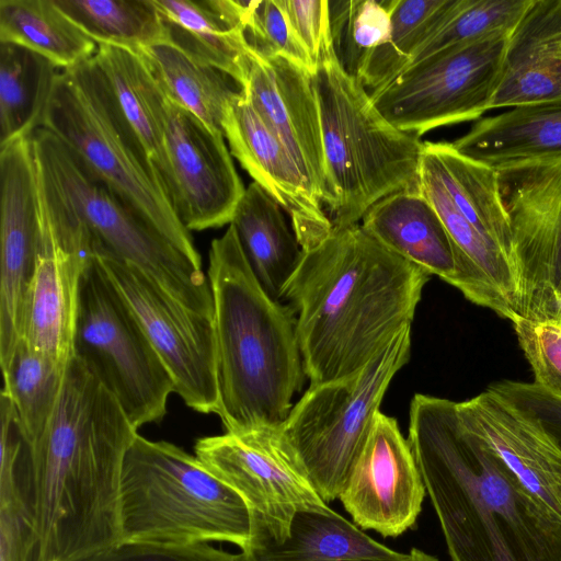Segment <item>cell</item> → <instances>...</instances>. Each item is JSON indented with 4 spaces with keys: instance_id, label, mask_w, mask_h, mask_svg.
I'll return each mask as SVG.
<instances>
[{
    "instance_id": "d6986e66",
    "label": "cell",
    "mask_w": 561,
    "mask_h": 561,
    "mask_svg": "<svg viewBox=\"0 0 561 561\" xmlns=\"http://www.w3.org/2000/svg\"><path fill=\"white\" fill-rule=\"evenodd\" d=\"M222 129L231 154L287 213L302 250H310L327 239L333 226L321 198L243 90L228 105Z\"/></svg>"
},
{
    "instance_id": "83f0119b",
    "label": "cell",
    "mask_w": 561,
    "mask_h": 561,
    "mask_svg": "<svg viewBox=\"0 0 561 561\" xmlns=\"http://www.w3.org/2000/svg\"><path fill=\"white\" fill-rule=\"evenodd\" d=\"M453 145L494 169L561 156V102L517 106L481 117Z\"/></svg>"
},
{
    "instance_id": "cb8c5ba5",
    "label": "cell",
    "mask_w": 561,
    "mask_h": 561,
    "mask_svg": "<svg viewBox=\"0 0 561 561\" xmlns=\"http://www.w3.org/2000/svg\"><path fill=\"white\" fill-rule=\"evenodd\" d=\"M561 102V0H533L510 34L490 110Z\"/></svg>"
},
{
    "instance_id": "f6af8a7d",
    "label": "cell",
    "mask_w": 561,
    "mask_h": 561,
    "mask_svg": "<svg viewBox=\"0 0 561 561\" xmlns=\"http://www.w3.org/2000/svg\"><path fill=\"white\" fill-rule=\"evenodd\" d=\"M557 325L561 327V313L559 316V319H558V322L556 323Z\"/></svg>"
},
{
    "instance_id": "4dcf8cb0",
    "label": "cell",
    "mask_w": 561,
    "mask_h": 561,
    "mask_svg": "<svg viewBox=\"0 0 561 561\" xmlns=\"http://www.w3.org/2000/svg\"><path fill=\"white\" fill-rule=\"evenodd\" d=\"M424 146L454 205L500 247L514 267L512 231L499 171L459 152L453 142L425 141Z\"/></svg>"
},
{
    "instance_id": "7402d4cb",
    "label": "cell",
    "mask_w": 561,
    "mask_h": 561,
    "mask_svg": "<svg viewBox=\"0 0 561 561\" xmlns=\"http://www.w3.org/2000/svg\"><path fill=\"white\" fill-rule=\"evenodd\" d=\"M420 190L442 219L456 257L454 287L471 302L513 322L519 316L515 270L500 247L480 232L454 205L423 142Z\"/></svg>"
},
{
    "instance_id": "7bdbcfd3",
    "label": "cell",
    "mask_w": 561,
    "mask_h": 561,
    "mask_svg": "<svg viewBox=\"0 0 561 561\" xmlns=\"http://www.w3.org/2000/svg\"><path fill=\"white\" fill-rule=\"evenodd\" d=\"M298 41L317 65L324 38L331 33L330 4L325 0H280Z\"/></svg>"
},
{
    "instance_id": "d4e9b609",
    "label": "cell",
    "mask_w": 561,
    "mask_h": 561,
    "mask_svg": "<svg viewBox=\"0 0 561 561\" xmlns=\"http://www.w3.org/2000/svg\"><path fill=\"white\" fill-rule=\"evenodd\" d=\"M360 226L393 253L454 286L457 270L451 240L420 186L381 198L367 210Z\"/></svg>"
},
{
    "instance_id": "e575fe53",
    "label": "cell",
    "mask_w": 561,
    "mask_h": 561,
    "mask_svg": "<svg viewBox=\"0 0 561 561\" xmlns=\"http://www.w3.org/2000/svg\"><path fill=\"white\" fill-rule=\"evenodd\" d=\"M454 0H388L390 31L368 57L359 76L371 92L391 81L412 61L419 48L438 30Z\"/></svg>"
},
{
    "instance_id": "ee69618b",
    "label": "cell",
    "mask_w": 561,
    "mask_h": 561,
    "mask_svg": "<svg viewBox=\"0 0 561 561\" xmlns=\"http://www.w3.org/2000/svg\"><path fill=\"white\" fill-rule=\"evenodd\" d=\"M409 561H439L435 556L417 548H412L409 552Z\"/></svg>"
},
{
    "instance_id": "2e32d148",
    "label": "cell",
    "mask_w": 561,
    "mask_h": 561,
    "mask_svg": "<svg viewBox=\"0 0 561 561\" xmlns=\"http://www.w3.org/2000/svg\"><path fill=\"white\" fill-rule=\"evenodd\" d=\"M39 249L20 340L62 365L73 357L81 274L94 257L85 236L54 216L37 195Z\"/></svg>"
},
{
    "instance_id": "d590c367",
    "label": "cell",
    "mask_w": 561,
    "mask_h": 561,
    "mask_svg": "<svg viewBox=\"0 0 561 561\" xmlns=\"http://www.w3.org/2000/svg\"><path fill=\"white\" fill-rule=\"evenodd\" d=\"M67 365L32 350L20 340L9 362L1 367V391L11 399L28 443L42 434L51 417Z\"/></svg>"
},
{
    "instance_id": "ac0fdd59",
    "label": "cell",
    "mask_w": 561,
    "mask_h": 561,
    "mask_svg": "<svg viewBox=\"0 0 561 561\" xmlns=\"http://www.w3.org/2000/svg\"><path fill=\"white\" fill-rule=\"evenodd\" d=\"M0 365L20 341L25 299L37 264L39 218L31 135L0 147Z\"/></svg>"
},
{
    "instance_id": "ffe728a7",
    "label": "cell",
    "mask_w": 561,
    "mask_h": 561,
    "mask_svg": "<svg viewBox=\"0 0 561 561\" xmlns=\"http://www.w3.org/2000/svg\"><path fill=\"white\" fill-rule=\"evenodd\" d=\"M242 90L322 201L325 160L312 73L284 57L262 56L251 50L250 70Z\"/></svg>"
},
{
    "instance_id": "8fae6325",
    "label": "cell",
    "mask_w": 561,
    "mask_h": 561,
    "mask_svg": "<svg viewBox=\"0 0 561 561\" xmlns=\"http://www.w3.org/2000/svg\"><path fill=\"white\" fill-rule=\"evenodd\" d=\"M511 33H499L438 51L408 66L369 92L381 115L417 137L490 110Z\"/></svg>"
},
{
    "instance_id": "7a4b0ae2",
    "label": "cell",
    "mask_w": 561,
    "mask_h": 561,
    "mask_svg": "<svg viewBox=\"0 0 561 561\" xmlns=\"http://www.w3.org/2000/svg\"><path fill=\"white\" fill-rule=\"evenodd\" d=\"M408 442L453 561H561V516L460 421L457 402L417 393Z\"/></svg>"
},
{
    "instance_id": "f1b7e54d",
    "label": "cell",
    "mask_w": 561,
    "mask_h": 561,
    "mask_svg": "<svg viewBox=\"0 0 561 561\" xmlns=\"http://www.w3.org/2000/svg\"><path fill=\"white\" fill-rule=\"evenodd\" d=\"M229 225L260 285L272 299L280 300L304 253L284 209L253 182L245 188Z\"/></svg>"
},
{
    "instance_id": "b9f144b4",
    "label": "cell",
    "mask_w": 561,
    "mask_h": 561,
    "mask_svg": "<svg viewBox=\"0 0 561 561\" xmlns=\"http://www.w3.org/2000/svg\"><path fill=\"white\" fill-rule=\"evenodd\" d=\"M489 388L533 419L561 450V398L536 382L503 381Z\"/></svg>"
},
{
    "instance_id": "3957f363",
    "label": "cell",
    "mask_w": 561,
    "mask_h": 561,
    "mask_svg": "<svg viewBox=\"0 0 561 561\" xmlns=\"http://www.w3.org/2000/svg\"><path fill=\"white\" fill-rule=\"evenodd\" d=\"M430 277L360 224L333 229L304 251L282 298L297 314L310 385L344 379L367 366L411 327Z\"/></svg>"
},
{
    "instance_id": "5bb4252c",
    "label": "cell",
    "mask_w": 561,
    "mask_h": 561,
    "mask_svg": "<svg viewBox=\"0 0 561 561\" xmlns=\"http://www.w3.org/2000/svg\"><path fill=\"white\" fill-rule=\"evenodd\" d=\"M137 318L174 392L199 413H217V342L214 316L190 309L138 267L95 255Z\"/></svg>"
},
{
    "instance_id": "5b68a950",
    "label": "cell",
    "mask_w": 561,
    "mask_h": 561,
    "mask_svg": "<svg viewBox=\"0 0 561 561\" xmlns=\"http://www.w3.org/2000/svg\"><path fill=\"white\" fill-rule=\"evenodd\" d=\"M325 160L323 205L333 229L358 225L381 198L419 188L423 142L389 123L340 65L331 33L312 75Z\"/></svg>"
},
{
    "instance_id": "8992f818",
    "label": "cell",
    "mask_w": 561,
    "mask_h": 561,
    "mask_svg": "<svg viewBox=\"0 0 561 561\" xmlns=\"http://www.w3.org/2000/svg\"><path fill=\"white\" fill-rule=\"evenodd\" d=\"M121 526L122 542L226 541L243 549L251 516L242 497L196 456L137 434L123 465Z\"/></svg>"
},
{
    "instance_id": "6da1fadb",
    "label": "cell",
    "mask_w": 561,
    "mask_h": 561,
    "mask_svg": "<svg viewBox=\"0 0 561 561\" xmlns=\"http://www.w3.org/2000/svg\"><path fill=\"white\" fill-rule=\"evenodd\" d=\"M137 431L73 356L50 420L22 457L33 561H77L122 542V471Z\"/></svg>"
},
{
    "instance_id": "4316f807",
    "label": "cell",
    "mask_w": 561,
    "mask_h": 561,
    "mask_svg": "<svg viewBox=\"0 0 561 561\" xmlns=\"http://www.w3.org/2000/svg\"><path fill=\"white\" fill-rule=\"evenodd\" d=\"M169 42L230 76L241 88L251 65L238 0H153Z\"/></svg>"
},
{
    "instance_id": "52a82bcc",
    "label": "cell",
    "mask_w": 561,
    "mask_h": 561,
    "mask_svg": "<svg viewBox=\"0 0 561 561\" xmlns=\"http://www.w3.org/2000/svg\"><path fill=\"white\" fill-rule=\"evenodd\" d=\"M31 141L42 172L89 231L94 255L138 267L182 305L214 316L211 289L201 263L93 178L53 133L39 127Z\"/></svg>"
},
{
    "instance_id": "7c38bea8",
    "label": "cell",
    "mask_w": 561,
    "mask_h": 561,
    "mask_svg": "<svg viewBox=\"0 0 561 561\" xmlns=\"http://www.w3.org/2000/svg\"><path fill=\"white\" fill-rule=\"evenodd\" d=\"M194 450L201 463L245 502L251 535L282 540L297 512L329 507L279 425L203 437Z\"/></svg>"
},
{
    "instance_id": "d6a6232c",
    "label": "cell",
    "mask_w": 561,
    "mask_h": 561,
    "mask_svg": "<svg viewBox=\"0 0 561 561\" xmlns=\"http://www.w3.org/2000/svg\"><path fill=\"white\" fill-rule=\"evenodd\" d=\"M0 42L26 47L61 70L83 64L98 50L54 0H0Z\"/></svg>"
},
{
    "instance_id": "ab89813d",
    "label": "cell",
    "mask_w": 561,
    "mask_h": 561,
    "mask_svg": "<svg viewBox=\"0 0 561 561\" xmlns=\"http://www.w3.org/2000/svg\"><path fill=\"white\" fill-rule=\"evenodd\" d=\"M512 324L534 373V382L561 398V327L523 317H517Z\"/></svg>"
},
{
    "instance_id": "f35d334b",
    "label": "cell",
    "mask_w": 561,
    "mask_h": 561,
    "mask_svg": "<svg viewBox=\"0 0 561 561\" xmlns=\"http://www.w3.org/2000/svg\"><path fill=\"white\" fill-rule=\"evenodd\" d=\"M243 32L252 51L284 57L313 75L316 64L295 35L280 0H251Z\"/></svg>"
},
{
    "instance_id": "603a6c76",
    "label": "cell",
    "mask_w": 561,
    "mask_h": 561,
    "mask_svg": "<svg viewBox=\"0 0 561 561\" xmlns=\"http://www.w3.org/2000/svg\"><path fill=\"white\" fill-rule=\"evenodd\" d=\"M89 64L119 124L164 188L163 91L135 50L100 44Z\"/></svg>"
},
{
    "instance_id": "277c9868",
    "label": "cell",
    "mask_w": 561,
    "mask_h": 561,
    "mask_svg": "<svg viewBox=\"0 0 561 561\" xmlns=\"http://www.w3.org/2000/svg\"><path fill=\"white\" fill-rule=\"evenodd\" d=\"M208 280L217 342V415L226 432L280 425L306 376L295 310L254 276L234 228L213 240Z\"/></svg>"
},
{
    "instance_id": "9c48e42d",
    "label": "cell",
    "mask_w": 561,
    "mask_h": 561,
    "mask_svg": "<svg viewBox=\"0 0 561 561\" xmlns=\"http://www.w3.org/2000/svg\"><path fill=\"white\" fill-rule=\"evenodd\" d=\"M410 347L411 327H407L357 374L310 385L279 425L327 504L339 499L392 378L410 358Z\"/></svg>"
},
{
    "instance_id": "f546056e",
    "label": "cell",
    "mask_w": 561,
    "mask_h": 561,
    "mask_svg": "<svg viewBox=\"0 0 561 561\" xmlns=\"http://www.w3.org/2000/svg\"><path fill=\"white\" fill-rule=\"evenodd\" d=\"M137 53L171 102L224 135L226 110L242 90L230 76L169 41Z\"/></svg>"
},
{
    "instance_id": "44dd1931",
    "label": "cell",
    "mask_w": 561,
    "mask_h": 561,
    "mask_svg": "<svg viewBox=\"0 0 561 561\" xmlns=\"http://www.w3.org/2000/svg\"><path fill=\"white\" fill-rule=\"evenodd\" d=\"M457 412L462 424L561 516V450L543 430L490 388L457 402Z\"/></svg>"
},
{
    "instance_id": "74e56055",
    "label": "cell",
    "mask_w": 561,
    "mask_h": 561,
    "mask_svg": "<svg viewBox=\"0 0 561 561\" xmlns=\"http://www.w3.org/2000/svg\"><path fill=\"white\" fill-rule=\"evenodd\" d=\"M333 48L343 69L359 79L370 54L388 37V0L329 1Z\"/></svg>"
},
{
    "instance_id": "60d3db41",
    "label": "cell",
    "mask_w": 561,
    "mask_h": 561,
    "mask_svg": "<svg viewBox=\"0 0 561 561\" xmlns=\"http://www.w3.org/2000/svg\"><path fill=\"white\" fill-rule=\"evenodd\" d=\"M77 561H243L209 543L171 546L148 542H119Z\"/></svg>"
},
{
    "instance_id": "30bf717a",
    "label": "cell",
    "mask_w": 561,
    "mask_h": 561,
    "mask_svg": "<svg viewBox=\"0 0 561 561\" xmlns=\"http://www.w3.org/2000/svg\"><path fill=\"white\" fill-rule=\"evenodd\" d=\"M72 347L137 430L164 417L172 378L96 256L80 277Z\"/></svg>"
},
{
    "instance_id": "ba28073f",
    "label": "cell",
    "mask_w": 561,
    "mask_h": 561,
    "mask_svg": "<svg viewBox=\"0 0 561 561\" xmlns=\"http://www.w3.org/2000/svg\"><path fill=\"white\" fill-rule=\"evenodd\" d=\"M41 127L53 133L93 178L202 264L190 231L119 124L89 60L59 71Z\"/></svg>"
},
{
    "instance_id": "484cf974",
    "label": "cell",
    "mask_w": 561,
    "mask_h": 561,
    "mask_svg": "<svg viewBox=\"0 0 561 561\" xmlns=\"http://www.w3.org/2000/svg\"><path fill=\"white\" fill-rule=\"evenodd\" d=\"M243 561H409V552L390 549L332 508L295 514L288 535L274 540L251 535Z\"/></svg>"
},
{
    "instance_id": "836d02e7",
    "label": "cell",
    "mask_w": 561,
    "mask_h": 561,
    "mask_svg": "<svg viewBox=\"0 0 561 561\" xmlns=\"http://www.w3.org/2000/svg\"><path fill=\"white\" fill-rule=\"evenodd\" d=\"M98 45L139 50L169 41L153 0H54Z\"/></svg>"
},
{
    "instance_id": "4fadbf2b",
    "label": "cell",
    "mask_w": 561,
    "mask_h": 561,
    "mask_svg": "<svg viewBox=\"0 0 561 561\" xmlns=\"http://www.w3.org/2000/svg\"><path fill=\"white\" fill-rule=\"evenodd\" d=\"M496 170L512 231L519 316L556 324L561 313V156Z\"/></svg>"
},
{
    "instance_id": "e0dca14e",
    "label": "cell",
    "mask_w": 561,
    "mask_h": 561,
    "mask_svg": "<svg viewBox=\"0 0 561 561\" xmlns=\"http://www.w3.org/2000/svg\"><path fill=\"white\" fill-rule=\"evenodd\" d=\"M425 495L408 439L380 411L339 500L360 529L398 537L416 523Z\"/></svg>"
},
{
    "instance_id": "8d00e7d4",
    "label": "cell",
    "mask_w": 561,
    "mask_h": 561,
    "mask_svg": "<svg viewBox=\"0 0 561 561\" xmlns=\"http://www.w3.org/2000/svg\"><path fill=\"white\" fill-rule=\"evenodd\" d=\"M531 1L454 0L443 24L419 48L410 65L454 46L499 33H512Z\"/></svg>"
},
{
    "instance_id": "9a60e30c",
    "label": "cell",
    "mask_w": 561,
    "mask_h": 561,
    "mask_svg": "<svg viewBox=\"0 0 561 561\" xmlns=\"http://www.w3.org/2000/svg\"><path fill=\"white\" fill-rule=\"evenodd\" d=\"M224 137L167 98L164 190L188 231L230 224L245 191Z\"/></svg>"
},
{
    "instance_id": "1f68e13d",
    "label": "cell",
    "mask_w": 561,
    "mask_h": 561,
    "mask_svg": "<svg viewBox=\"0 0 561 561\" xmlns=\"http://www.w3.org/2000/svg\"><path fill=\"white\" fill-rule=\"evenodd\" d=\"M60 70L26 47L0 42V147L41 127Z\"/></svg>"
}]
</instances>
